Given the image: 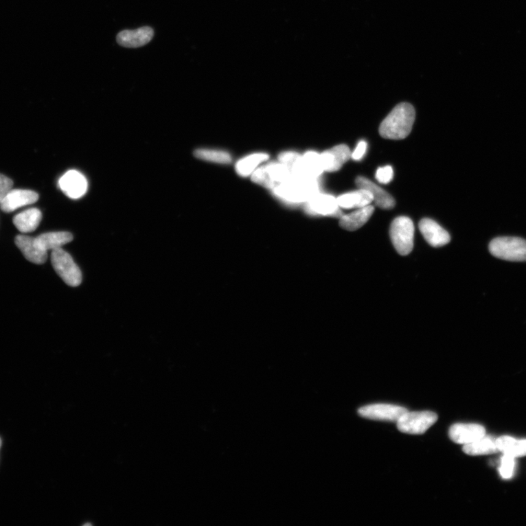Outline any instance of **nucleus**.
<instances>
[{
    "instance_id": "obj_1",
    "label": "nucleus",
    "mask_w": 526,
    "mask_h": 526,
    "mask_svg": "<svg viewBox=\"0 0 526 526\" xmlns=\"http://www.w3.org/2000/svg\"><path fill=\"white\" fill-rule=\"evenodd\" d=\"M73 236L68 232L43 233L36 238L19 235L15 239L17 247L26 259L35 264L41 265L48 258V251L73 241Z\"/></svg>"
},
{
    "instance_id": "obj_2",
    "label": "nucleus",
    "mask_w": 526,
    "mask_h": 526,
    "mask_svg": "<svg viewBox=\"0 0 526 526\" xmlns=\"http://www.w3.org/2000/svg\"><path fill=\"white\" fill-rule=\"evenodd\" d=\"M415 120V111L407 102L398 104L389 113L380 127L382 138L391 140H402L413 130Z\"/></svg>"
},
{
    "instance_id": "obj_3",
    "label": "nucleus",
    "mask_w": 526,
    "mask_h": 526,
    "mask_svg": "<svg viewBox=\"0 0 526 526\" xmlns=\"http://www.w3.org/2000/svg\"><path fill=\"white\" fill-rule=\"evenodd\" d=\"M273 192L282 201L289 204L306 203L319 193L318 179L291 176Z\"/></svg>"
},
{
    "instance_id": "obj_4",
    "label": "nucleus",
    "mask_w": 526,
    "mask_h": 526,
    "mask_svg": "<svg viewBox=\"0 0 526 526\" xmlns=\"http://www.w3.org/2000/svg\"><path fill=\"white\" fill-rule=\"evenodd\" d=\"M492 255L512 262L526 261V241L518 237H498L489 244Z\"/></svg>"
},
{
    "instance_id": "obj_5",
    "label": "nucleus",
    "mask_w": 526,
    "mask_h": 526,
    "mask_svg": "<svg viewBox=\"0 0 526 526\" xmlns=\"http://www.w3.org/2000/svg\"><path fill=\"white\" fill-rule=\"evenodd\" d=\"M52 264L60 277L68 286L78 287L82 282V273L73 258L62 247L52 251Z\"/></svg>"
},
{
    "instance_id": "obj_6",
    "label": "nucleus",
    "mask_w": 526,
    "mask_h": 526,
    "mask_svg": "<svg viewBox=\"0 0 526 526\" xmlns=\"http://www.w3.org/2000/svg\"><path fill=\"white\" fill-rule=\"evenodd\" d=\"M390 235L398 253L407 256L414 247L415 227L409 217L399 216L391 224Z\"/></svg>"
},
{
    "instance_id": "obj_7",
    "label": "nucleus",
    "mask_w": 526,
    "mask_h": 526,
    "mask_svg": "<svg viewBox=\"0 0 526 526\" xmlns=\"http://www.w3.org/2000/svg\"><path fill=\"white\" fill-rule=\"evenodd\" d=\"M438 420V415L430 411H407L397 421L398 429L404 433L423 434L426 433Z\"/></svg>"
},
{
    "instance_id": "obj_8",
    "label": "nucleus",
    "mask_w": 526,
    "mask_h": 526,
    "mask_svg": "<svg viewBox=\"0 0 526 526\" xmlns=\"http://www.w3.org/2000/svg\"><path fill=\"white\" fill-rule=\"evenodd\" d=\"M291 176L288 168L279 162L269 163L255 170L251 179L257 184L273 190Z\"/></svg>"
},
{
    "instance_id": "obj_9",
    "label": "nucleus",
    "mask_w": 526,
    "mask_h": 526,
    "mask_svg": "<svg viewBox=\"0 0 526 526\" xmlns=\"http://www.w3.org/2000/svg\"><path fill=\"white\" fill-rule=\"evenodd\" d=\"M408 410L403 407L392 404H377L365 406L358 409V414L364 418L396 422Z\"/></svg>"
},
{
    "instance_id": "obj_10",
    "label": "nucleus",
    "mask_w": 526,
    "mask_h": 526,
    "mask_svg": "<svg viewBox=\"0 0 526 526\" xmlns=\"http://www.w3.org/2000/svg\"><path fill=\"white\" fill-rule=\"evenodd\" d=\"M306 211L313 215L342 216L337 198L329 194L318 193L306 203Z\"/></svg>"
},
{
    "instance_id": "obj_11",
    "label": "nucleus",
    "mask_w": 526,
    "mask_h": 526,
    "mask_svg": "<svg viewBox=\"0 0 526 526\" xmlns=\"http://www.w3.org/2000/svg\"><path fill=\"white\" fill-rule=\"evenodd\" d=\"M61 190L68 198L78 199L86 194L88 189L87 179L77 170H69L59 181Z\"/></svg>"
},
{
    "instance_id": "obj_12",
    "label": "nucleus",
    "mask_w": 526,
    "mask_h": 526,
    "mask_svg": "<svg viewBox=\"0 0 526 526\" xmlns=\"http://www.w3.org/2000/svg\"><path fill=\"white\" fill-rule=\"evenodd\" d=\"M485 433V428L481 425L457 423L450 427L449 437L453 442L466 445L483 437Z\"/></svg>"
},
{
    "instance_id": "obj_13",
    "label": "nucleus",
    "mask_w": 526,
    "mask_h": 526,
    "mask_svg": "<svg viewBox=\"0 0 526 526\" xmlns=\"http://www.w3.org/2000/svg\"><path fill=\"white\" fill-rule=\"evenodd\" d=\"M39 198L38 194L28 190H12L8 196L0 203V208L6 213L35 203Z\"/></svg>"
},
{
    "instance_id": "obj_14",
    "label": "nucleus",
    "mask_w": 526,
    "mask_h": 526,
    "mask_svg": "<svg viewBox=\"0 0 526 526\" xmlns=\"http://www.w3.org/2000/svg\"><path fill=\"white\" fill-rule=\"evenodd\" d=\"M154 30L144 27L134 30H123L117 36V43L125 48H139L150 43L154 38Z\"/></svg>"
},
{
    "instance_id": "obj_15",
    "label": "nucleus",
    "mask_w": 526,
    "mask_h": 526,
    "mask_svg": "<svg viewBox=\"0 0 526 526\" xmlns=\"http://www.w3.org/2000/svg\"><path fill=\"white\" fill-rule=\"evenodd\" d=\"M419 228L426 241L433 247H441L450 242V234L437 222L431 219H423Z\"/></svg>"
},
{
    "instance_id": "obj_16",
    "label": "nucleus",
    "mask_w": 526,
    "mask_h": 526,
    "mask_svg": "<svg viewBox=\"0 0 526 526\" xmlns=\"http://www.w3.org/2000/svg\"><path fill=\"white\" fill-rule=\"evenodd\" d=\"M350 148L344 144L336 146L321 154L324 171L335 172L352 158Z\"/></svg>"
},
{
    "instance_id": "obj_17",
    "label": "nucleus",
    "mask_w": 526,
    "mask_h": 526,
    "mask_svg": "<svg viewBox=\"0 0 526 526\" xmlns=\"http://www.w3.org/2000/svg\"><path fill=\"white\" fill-rule=\"evenodd\" d=\"M356 185L359 188L367 190L371 192L377 207L382 209H392L394 208L396 202L391 194L374 184L369 179L359 176L356 179Z\"/></svg>"
},
{
    "instance_id": "obj_18",
    "label": "nucleus",
    "mask_w": 526,
    "mask_h": 526,
    "mask_svg": "<svg viewBox=\"0 0 526 526\" xmlns=\"http://www.w3.org/2000/svg\"><path fill=\"white\" fill-rule=\"evenodd\" d=\"M374 212V207L371 204L357 209V211L342 216L340 218V226L349 231H357L369 220Z\"/></svg>"
},
{
    "instance_id": "obj_19",
    "label": "nucleus",
    "mask_w": 526,
    "mask_h": 526,
    "mask_svg": "<svg viewBox=\"0 0 526 526\" xmlns=\"http://www.w3.org/2000/svg\"><path fill=\"white\" fill-rule=\"evenodd\" d=\"M374 201L371 192L365 189H361L352 192L342 194L337 198L338 204L342 209H361L369 205Z\"/></svg>"
},
{
    "instance_id": "obj_20",
    "label": "nucleus",
    "mask_w": 526,
    "mask_h": 526,
    "mask_svg": "<svg viewBox=\"0 0 526 526\" xmlns=\"http://www.w3.org/2000/svg\"><path fill=\"white\" fill-rule=\"evenodd\" d=\"M41 220V211L32 208L17 214L14 218V224L21 233H28L35 231Z\"/></svg>"
},
{
    "instance_id": "obj_21",
    "label": "nucleus",
    "mask_w": 526,
    "mask_h": 526,
    "mask_svg": "<svg viewBox=\"0 0 526 526\" xmlns=\"http://www.w3.org/2000/svg\"><path fill=\"white\" fill-rule=\"evenodd\" d=\"M463 450L468 455H483L499 452L496 438L486 435L472 443L464 445Z\"/></svg>"
},
{
    "instance_id": "obj_22",
    "label": "nucleus",
    "mask_w": 526,
    "mask_h": 526,
    "mask_svg": "<svg viewBox=\"0 0 526 526\" xmlns=\"http://www.w3.org/2000/svg\"><path fill=\"white\" fill-rule=\"evenodd\" d=\"M499 452L514 457L526 456V439H517L509 436L496 439Z\"/></svg>"
},
{
    "instance_id": "obj_23",
    "label": "nucleus",
    "mask_w": 526,
    "mask_h": 526,
    "mask_svg": "<svg viewBox=\"0 0 526 526\" xmlns=\"http://www.w3.org/2000/svg\"><path fill=\"white\" fill-rule=\"evenodd\" d=\"M268 159V155L266 154L260 153L249 155L238 162L236 166V171L239 175L248 176L253 174L258 166Z\"/></svg>"
},
{
    "instance_id": "obj_24",
    "label": "nucleus",
    "mask_w": 526,
    "mask_h": 526,
    "mask_svg": "<svg viewBox=\"0 0 526 526\" xmlns=\"http://www.w3.org/2000/svg\"><path fill=\"white\" fill-rule=\"evenodd\" d=\"M194 156L200 159L205 160V161L216 163L228 164L232 161L230 154L221 150L201 148V150L194 152Z\"/></svg>"
},
{
    "instance_id": "obj_25",
    "label": "nucleus",
    "mask_w": 526,
    "mask_h": 526,
    "mask_svg": "<svg viewBox=\"0 0 526 526\" xmlns=\"http://www.w3.org/2000/svg\"><path fill=\"white\" fill-rule=\"evenodd\" d=\"M516 468V457L503 454L500 461L499 473L502 478L510 479L514 474Z\"/></svg>"
},
{
    "instance_id": "obj_26",
    "label": "nucleus",
    "mask_w": 526,
    "mask_h": 526,
    "mask_svg": "<svg viewBox=\"0 0 526 526\" xmlns=\"http://www.w3.org/2000/svg\"><path fill=\"white\" fill-rule=\"evenodd\" d=\"M393 178V170L391 166H385L379 168L376 170V179L381 184H388Z\"/></svg>"
},
{
    "instance_id": "obj_27",
    "label": "nucleus",
    "mask_w": 526,
    "mask_h": 526,
    "mask_svg": "<svg viewBox=\"0 0 526 526\" xmlns=\"http://www.w3.org/2000/svg\"><path fill=\"white\" fill-rule=\"evenodd\" d=\"M14 182L8 177L0 174V203L8 196V194L13 190Z\"/></svg>"
},
{
    "instance_id": "obj_28",
    "label": "nucleus",
    "mask_w": 526,
    "mask_h": 526,
    "mask_svg": "<svg viewBox=\"0 0 526 526\" xmlns=\"http://www.w3.org/2000/svg\"><path fill=\"white\" fill-rule=\"evenodd\" d=\"M367 144L365 141H362L358 143V146L356 148V150L353 151L352 153V159L354 160H360L361 159L363 156L365 154V152H367Z\"/></svg>"
},
{
    "instance_id": "obj_29",
    "label": "nucleus",
    "mask_w": 526,
    "mask_h": 526,
    "mask_svg": "<svg viewBox=\"0 0 526 526\" xmlns=\"http://www.w3.org/2000/svg\"><path fill=\"white\" fill-rule=\"evenodd\" d=\"M2 447V439L0 438V448Z\"/></svg>"
}]
</instances>
